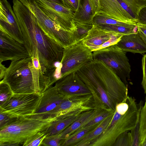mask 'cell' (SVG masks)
<instances>
[{
  "mask_svg": "<svg viewBox=\"0 0 146 146\" xmlns=\"http://www.w3.org/2000/svg\"><path fill=\"white\" fill-rule=\"evenodd\" d=\"M13 9L19 23L24 45L30 57L37 58L47 69L61 60L63 48L46 35L33 13L19 0H13Z\"/></svg>",
  "mask_w": 146,
  "mask_h": 146,
  "instance_id": "obj_1",
  "label": "cell"
},
{
  "mask_svg": "<svg viewBox=\"0 0 146 146\" xmlns=\"http://www.w3.org/2000/svg\"><path fill=\"white\" fill-rule=\"evenodd\" d=\"M46 67L36 58L29 57L11 61L3 80L14 93L41 95L50 87Z\"/></svg>",
  "mask_w": 146,
  "mask_h": 146,
  "instance_id": "obj_2",
  "label": "cell"
},
{
  "mask_svg": "<svg viewBox=\"0 0 146 146\" xmlns=\"http://www.w3.org/2000/svg\"><path fill=\"white\" fill-rule=\"evenodd\" d=\"M93 60V52L80 41L63 48L61 61L46 70L45 75L52 86L58 80L76 72Z\"/></svg>",
  "mask_w": 146,
  "mask_h": 146,
  "instance_id": "obj_3",
  "label": "cell"
},
{
  "mask_svg": "<svg viewBox=\"0 0 146 146\" xmlns=\"http://www.w3.org/2000/svg\"><path fill=\"white\" fill-rule=\"evenodd\" d=\"M56 119H40L25 116L16 118L0 129V146L23 145L27 139L35 133L46 130Z\"/></svg>",
  "mask_w": 146,
  "mask_h": 146,
  "instance_id": "obj_4",
  "label": "cell"
},
{
  "mask_svg": "<svg viewBox=\"0 0 146 146\" xmlns=\"http://www.w3.org/2000/svg\"><path fill=\"white\" fill-rule=\"evenodd\" d=\"M91 62L98 79L115 105L124 100L128 96L127 85L102 61L94 59Z\"/></svg>",
  "mask_w": 146,
  "mask_h": 146,
  "instance_id": "obj_5",
  "label": "cell"
},
{
  "mask_svg": "<svg viewBox=\"0 0 146 146\" xmlns=\"http://www.w3.org/2000/svg\"><path fill=\"white\" fill-rule=\"evenodd\" d=\"M33 13L37 24L44 33L62 47L68 45L72 34L54 21L41 9L34 0H19Z\"/></svg>",
  "mask_w": 146,
  "mask_h": 146,
  "instance_id": "obj_6",
  "label": "cell"
},
{
  "mask_svg": "<svg viewBox=\"0 0 146 146\" xmlns=\"http://www.w3.org/2000/svg\"><path fill=\"white\" fill-rule=\"evenodd\" d=\"M135 125L134 118L130 112L127 111L120 113L115 110L113 118L108 126L87 146H113L119 135L130 131Z\"/></svg>",
  "mask_w": 146,
  "mask_h": 146,
  "instance_id": "obj_7",
  "label": "cell"
},
{
  "mask_svg": "<svg viewBox=\"0 0 146 146\" xmlns=\"http://www.w3.org/2000/svg\"><path fill=\"white\" fill-rule=\"evenodd\" d=\"M93 54L94 59L103 62L127 85L131 69L126 52L115 44L94 51Z\"/></svg>",
  "mask_w": 146,
  "mask_h": 146,
  "instance_id": "obj_8",
  "label": "cell"
},
{
  "mask_svg": "<svg viewBox=\"0 0 146 146\" xmlns=\"http://www.w3.org/2000/svg\"><path fill=\"white\" fill-rule=\"evenodd\" d=\"M41 96L36 93H13L9 100L0 106V112L11 118L29 116L36 111Z\"/></svg>",
  "mask_w": 146,
  "mask_h": 146,
  "instance_id": "obj_9",
  "label": "cell"
},
{
  "mask_svg": "<svg viewBox=\"0 0 146 146\" xmlns=\"http://www.w3.org/2000/svg\"><path fill=\"white\" fill-rule=\"evenodd\" d=\"M91 62L84 66L76 73L90 91L98 108H108L115 111L116 106L98 79Z\"/></svg>",
  "mask_w": 146,
  "mask_h": 146,
  "instance_id": "obj_10",
  "label": "cell"
},
{
  "mask_svg": "<svg viewBox=\"0 0 146 146\" xmlns=\"http://www.w3.org/2000/svg\"><path fill=\"white\" fill-rule=\"evenodd\" d=\"M97 109L92 94L71 98L65 100L52 111L49 117L63 119Z\"/></svg>",
  "mask_w": 146,
  "mask_h": 146,
  "instance_id": "obj_11",
  "label": "cell"
},
{
  "mask_svg": "<svg viewBox=\"0 0 146 146\" xmlns=\"http://www.w3.org/2000/svg\"><path fill=\"white\" fill-rule=\"evenodd\" d=\"M49 18L64 29L72 32L75 28L72 11L63 5L46 0H34Z\"/></svg>",
  "mask_w": 146,
  "mask_h": 146,
  "instance_id": "obj_12",
  "label": "cell"
},
{
  "mask_svg": "<svg viewBox=\"0 0 146 146\" xmlns=\"http://www.w3.org/2000/svg\"><path fill=\"white\" fill-rule=\"evenodd\" d=\"M124 35L93 24L87 35L82 41L93 52L116 44Z\"/></svg>",
  "mask_w": 146,
  "mask_h": 146,
  "instance_id": "obj_13",
  "label": "cell"
},
{
  "mask_svg": "<svg viewBox=\"0 0 146 146\" xmlns=\"http://www.w3.org/2000/svg\"><path fill=\"white\" fill-rule=\"evenodd\" d=\"M0 31L24 44L21 29L15 14L7 0H0Z\"/></svg>",
  "mask_w": 146,
  "mask_h": 146,
  "instance_id": "obj_14",
  "label": "cell"
},
{
  "mask_svg": "<svg viewBox=\"0 0 146 146\" xmlns=\"http://www.w3.org/2000/svg\"><path fill=\"white\" fill-rule=\"evenodd\" d=\"M55 84L54 86L58 91L68 98L92 94L76 72L63 77Z\"/></svg>",
  "mask_w": 146,
  "mask_h": 146,
  "instance_id": "obj_15",
  "label": "cell"
},
{
  "mask_svg": "<svg viewBox=\"0 0 146 146\" xmlns=\"http://www.w3.org/2000/svg\"><path fill=\"white\" fill-rule=\"evenodd\" d=\"M30 57L23 44L0 31V62L19 60Z\"/></svg>",
  "mask_w": 146,
  "mask_h": 146,
  "instance_id": "obj_16",
  "label": "cell"
},
{
  "mask_svg": "<svg viewBox=\"0 0 146 146\" xmlns=\"http://www.w3.org/2000/svg\"><path fill=\"white\" fill-rule=\"evenodd\" d=\"M51 86L41 94L38 106L33 114L27 117L40 119L49 118L50 113L65 100L68 99Z\"/></svg>",
  "mask_w": 146,
  "mask_h": 146,
  "instance_id": "obj_17",
  "label": "cell"
},
{
  "mask_svg": "<svg viewBox=\"0 0 146 146\" xmlns=\"http://www.w3.org/2000/svg\"><path fill=\"white\" fill-rule=\"evenodd\" d=\"M97 13H101L120 21L137 24L133 19L121 5L117 0H99Z\"/></svg>",
  "mask_w": 146,
  "mask_h": 146,
  "instance_id": "obj_18",
  "label": "cell"
},
{
  "mask_svg": "<svg viewBox=\"0 0 146 146\" xmlns=\"http://www.w3.org/2000/svg\"><path fill=\"white\" fill-rule=\"evenodd\" d=\"M122 50L133 53L146 52V44L137 32L124 35L116 44Z\"/></svg>",
  "mask_w": 146,
  "mask_h": 146,
  "instance_id": "obj_19",
  "label": "cell"
},
{
  "mask_svg": "<svg viewBox=\"0 0 146 146\" xmlns=\"http://www.w3.org/2000/svg\"><path fill=\"white\" fill-rule=\"evenodd\" d=\"M100 109L87 111L80 114L76 120L60 133L62 140L68 137L84 124L93 119Z\"/></svg>",
  "mask_w": 146,
  "mask_h": 146,
  "instance_id": "obj_20",
  "label": "cell"
},
{
  "mask_svg": "<svg viewBox=\"0 0 146 146\" xmlns=\"http://www.w3.org/2000/svg\"><path fill=\"white\" fill-rule=\"evenodd\" d=\"M95 15L88 0L81 1L77 9L74 13L73 19L79 22L93 24L92 21Z\"/></svg>",
  "mask_w": 146,
  "mask_h": 146,
  "instance_id": "obj_21",
  "label": "cell"
},
{
  "mask_svg": "<svg viewBox=\"0 0 146 146\" xmlns=\"http://www.w3.org/2000/svg\"><path fill=\"white\" fill-rule=\"evenodd\" d=\"M114 113L101 122L96 128L86 135L74 146H87L88 143L103 132L111 122Z\"/></svg>",
  "mask_w": 146,
  "mask_h": 146,
  "instance_id": "obj_22",
  "label": "cell"
},
{
  "mask_svg": "<svg viewBox=\"0 0 146 146\" xmlns=\"http://www.w3.org/2000/svg\"><path fill=\"white\" fill-rule=\"evenodd\" d=\"M80 115L54 120L45 130L47 136L61 133L76 120Z\"/></svg>",
  "mask_w": 146,
  "mask_h": 146,
  "instance_id": "obj_23",
  "label": "cell"
},
{
  "mask_svg": "<svg viewBox=\"0 0 146 146\" xmlns=\"http://www.w3.org/2000/svg\"><path fill=\"white\" fill-rule=\"evenodd\" d=\"M121 5L137 21L140 11L146 6V0H117Z\"/></svg>",
  "mask_w": 146,
  "mask_h": 146,
  "instance_id": "obj_24",
  "label": "cell"
},
{
  "mask_svg": "<svg viewBox=\"0 0 146 146\" xmlns=\"http://www.w3.org/2000/svg\"><path fill=\"white\" fill-rule=\"evenodd\" d=\"M100 123L76 131L67 138L62 140L60 146H74L86 135L94 130Z\"/></svg>",
  "mask_w": 146,
  "mask_h": 146,
  "instance_id": "obj_25",
  "label": "cell"
},
{
  "mask_svg": "<svg viewBox=\"0 0 146 146\" xmlns=\"http://www.w3.org/2000/svg\"><path fill=\"white\" fill-rule=\"evenodd\" d=\"M100 27L113 31L124 35H128L138 32L137 24H131L129 25H98Z\"/></svg>",
  "mask_w": 146,
  "mask_h": 146,
  "instance_id": "obj_26",
  "label": "cell"
},
{
  "mask_svg": "<svg viewBox=\"0 0 146 146\" xmlns=\"http://www.w3.org/2000/svg\"><path fill=\"white\" fill-rule=\"evenodd\" d=\"M75 28L72 31L77 42L82 40L87 35L93 24H89L74 21Z\"/></svg>",
  "mask_w": 146,
  "mask_h": 146,
  "instance_id": "obj_27",
  "label": "cell"
},
{
  "mask_svg": "<svg viewBox=\"0 0 146 146\" xmlns=\"http://www.w3.org/2000/svg\"><path fill=\"white\" fill-rule=\"evenodd\" d=\"M115 111L109 108L100 109L93 119L84 124L77 130L85 129L100 123L106 117L113 114Z\"/></svg>",
  "mask_w": 146,
  "mask_h": 146,
  "instance_id": "obj_28",
  "label": "cell"
},
{
  "mask_svg": "<svg viewBox=\"0 0 146 146\" xmlns=\"http://www.w3.org/2000/svg\"><path fill=\"white\" fill-rule=\"evenodd\" d=\"M92 23L93 24L97 25H127L131 24L119 21L101 13H97L95 15Z\"/></svg>",
  "mask_w": 146,
  "mask_h": 146,
  "instance_id": "obj_29",
  "label": "cell"
},
{
  "mask_svg": "<svg viewBox=\"0 0 146 146\" xmlns=\"http://www.w3.org/2000/svg\"><path fill=\"white\" fill-rule=\"evenodd\" d=\"M139 134L140 146H143L146 140V97L144 106L140 111Z\"/></svg>",
  "mask_w": 146,
  "mask_h": 146,
  "instance_id": "obj_30",
  "label": "cell"
},
{
  "mask_svg": "<svg viewBox=\"0 0 146 146\" xmlns=\"http://www.w3.org/2000/svg\"><path fill=\"white\" fill-rule=\"evenodd\" d=\"M9 86L1 80L0 82V106L9 100L13 94Z\"/></svg>",
  "mask_w": 146,
  "mask_h": 146,
  "instance_id": "obj_31",
  "label": "cell"
},
{
  "mask_svg": "<svg viewBox=\"0 0 146 146\" xmlns=\"http://www.w3.org/2000/svg\"><path fill=\"white\" fill-rule=\"evenodd\" d=\"M45 130L38 132L35 133L27 139L24 143L23 146H41L43 140L47 136L45 133Z\"/></svg>",
  "mask_w": 146,
  "mask_h": 146,
  "instance_id": "obj_32",
  "label": "cell"
},
{
  "mask_svg": "<svg viewBox=\"0 0 146 146\" xmlns=\"http://www.w3.org/2000/svg\"><path fill=\"white\" fill-rule=\"evenodd\" d=\"M128 131L121 133L117 138L113 146H131L132 137Z\"/></svg>",
  "mask_w": 146,
  "mask_h": 146,
  "instance_id": "obj_33",
  "label": "cell"
},
{
  "mask_svg": "<svg viewBox=\"0 0 146 146\" xmlns=\"http://www.w3.org/2000/svg\"><path fill=\"white\" fill-rule=\"evenodd\" d=\"M62 140L60 133L48 136L43 140L41 146H60Z\"/></svg>",
  "mask_w": 146,
  "mask_h": 146,
  "instance_id": "obj_34",
  "label": "cell"
},
{
  "mask_svg": "<svg viewBox=\"0 0 146 146\" xmlns=\"http://www.w3.org/2000/svg\"><path fill=\"white\" fill-rule=\"evenodd\" d=\"M130 131L132 137L131 146H140L139 116L135 127Z\"/></svg>",
  "mask_w": 146,
  "mask_h": 146,
  "instance_id": "obj_35",
  "label": "cell"
},
{
  "mask_svg": "<svg viewBox=\"0 0 146 146\" xmlns=\"http://www.w3.org/2000/svg\"><path fill=\"white\" fill-rule=\"evenodd\" d=\"M61 1L64 6L74 12L77 9L81 1L80 0H61Z\"/></svg>",
  "mask_w": 146,
  "mask_h": 146,
  "instance_id": "obj_36",
  "label": "cell"
},
{
  "mask_svg": "<svg viewBox=\"0 0 146 146\" xmlns=\"http://www.w3.org/2000/svg\"><path fill=\"white\" fill-rule=\"evenodd\" d=\"M142 67L143 76L141 84L146 95V54L144 55L142 58Z\"/></svg>",
  "mask_w": 146,
  "mask_h": 146,
  "instance_id": "obj_37",
  "label": "cell"
},
{
  "mask_svg": "<svg viewBox=\"0 0 146 146\" xmlns=\"http://www.w3.org/2000/svg\"><path fill=\"white\" fill-rule=\"evenodd\" d=\"M15 118H11L5 113L0 112V129L9 124Z\"/></svg>",
  "mask_w": 146,
  "mask_h": 146,
  "instance_id": "obj_38",
  "label": "cell"
},
{
  "mask_svg": "<svg viewBox=\"0 0 146 146\" xmlns=\"http://www.w3.org/2000/svg\"><path fill=\"white\" fill-rule=\"evenodd\" d=\"M137 21V23L146 25V6L140 11Z\"/></svg>",
  "mask_w": 146,
  "mask_h": 146,
  "instance_id": "obj_39",
  "label": "cell"
},
{
  "mask_svg": "<svg viewBox=\"0 0 146 146\" xmlns=\"http://www.w3.org/2000/svg\"><path fill=\"white\" fill-rule=\"evenodd\" d=\"M93 12L95 15L97 13L99 8V0H88Z\"/></svg>",
  "mask_w": 146,
  "mask_h": 146,
  "instance_id": "obj_40",
  "label": "cell"
},
{
  "mask_svg": "<svg viewBox=\"0 0 146 146\" xmlns=\"http://www.w3.org/2000/svg\"><path fill=\"white\" fill-rule=\"evenodd\" d=\"M7 68L0 62V79L1 80L3 78L6 72Z\"/></svg>",
  "mask_w": 146,
  "mask_h": 146,
  "instance_id": "obj_41",
  "label": "cell"
},
{
  "mask_svg": "<svg viewBox=\"0 0 146 146\" xmlns=\"http://www.w3.org/2000/svg\"><path fill=\"white\" fill-rule=\"evenodd\" d=\"M138 30L141 31L146 36V25L137 23Z\"/></svg>",
  "mask_w": 146,
  "mask_h": 146,
  "instance_id": "obj_42",
  "label": "cell"
},
{
  "mask_svg": "<svg viewBox=\"0 0 146 146\" xmlns=\"http://www.w3.org/2000/svg\"><path fill=\"white\" fill-rule=\"evenodd\" d=\"M138 31L140 35L146 44V36L141 31L139 30Z\"/></svg>",
  "mask_w": 146,
  "mask_h": 146,
  "instance_id": "obj_43",
  "label": "cell"
},
{
  "mask_svg": "<svg viewBox=\"0 0 146 146\" xmlns=\"http://www.w3.org/2000/svg\"><path fill=\"white\" fill-rule=\"evenodd\" d=\"M53 2L57 3L62 5H63V3L61 0H46Z\"/></svg>",
  "mask_w": 146,
  "mask_h": 146,
  "instance_id": "obj_44",
  "label": "cell"
},
{
  "mask_svg": "<svg viewBox=\"0 0 146 146\" xmlns=\"http://www.w3.org/2000/svg\"><path fill=\"white\" fill-rule=\"evenodd\" d=\"M143 146H146V140L145 141L144 143H143Z\"/></svg>",
  "mask_w": 146,
  "mask_h": 146,
  "instance_id": "obj_45",
  "label": "cell"
},
{
  "mask_svg": "<svg viewBox=\"0 0 146 146\" xmlns=\"http://www.w3.org/2000/svg\"><path fill=\"white\" fill-rule=\"evenodd\" d=\"M80 0V1H81V0Z\"/></svg>",
  "mask_w": 146,
  "mask_h": 146,
  "instance_id": "obj_46",
  "label": "cell"
}]
</instances>
